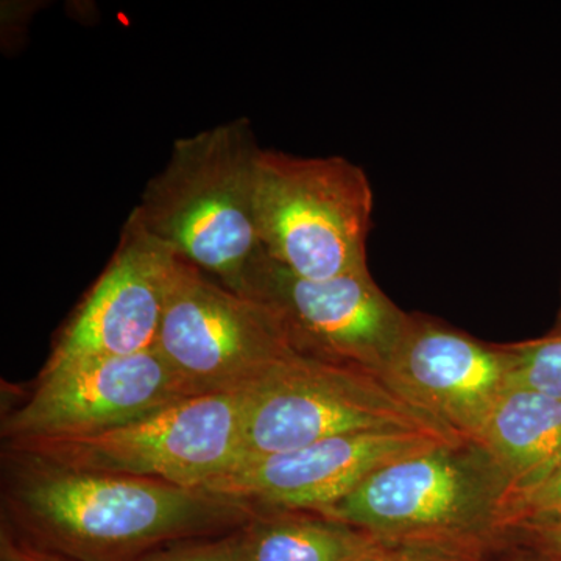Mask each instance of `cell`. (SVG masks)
<instances>
[{
    "label": "cell",
    "instance_id": "6da1fadb",
    "mask_svg": "<svg viewBox=\"0 0 561 561\" xmlns=\"http://www.w3.org/2000/svg\"><path fill=\"white\" fill-rule=\"evenodd\" d=\"M2 523L73 561H136L175 542L242 529L254 508L154 479L70 470L3 453Z\"/></svg>",
    "mask_w": 561,
    "mask_h": 561
},
{
    "label": "cell",
    "instance_id": "7a4b0ae2",
    "mask_svg": "<svg viewBox=\"0 0 561 561\" xmlns=\"http://www.w3.org/2000/svg\"><path fill=\"white\" fill-rule=\"evenodd\" d=\"M515 491L479 442L453 438L391 461L317 512L387 542L496 553L513 542Z\"/></svg>",
    "mask_w": 561,
    "mask_h": 561
},
{
    "label": "cell",
    "instance_id": "3957f363",
    "mask_svg": "<svg viewBox=\"0 0 561 561\" xmlns=\"http://www.w3.org/2000/svg\"><path fill=\"white\" fill-rule=\"evenodd\" d=\"M261 150L245 117L175 140L133 216L184 261L238 289L264 253L256 220Z\"/></svg>",
    "mask_w": 561,
    "mask_h": 561
},
{
    "label": "cell",
    "instance_id": "277c9868",
    "mask_svg": "<svg viewBox=\"0 0 561 561\" xmlns=\"http://www.w3.org/2000/svg\"><path fill=\"white\" fill-rule=\"evenodd\" d=\"M373 190L343 157L261 150L256 220L262 250L298 278L327 280L368 268Z\"/></svg>",
    "mask_w": 561,
    "mask_h": 561
},
{
    "label": "cell",
    "instance_id": "5b68a950",
    "mask_svg": "<svg viewBox=\"0 0 561 561\" xmlns=\"http://www.w3.org/2000/svg\"><path fill=\"white\" fill-rule=\"evenodd\" d=\"M247 393L184 398L87 437L5 443L70 470L154 479L203 490L242 461Z\"/></svg>",
    "mask_w": 561,
    "mask_h": 561
},
{
    "label": "cell",
    "instance_id": "8992f818",
    "mask_svg": "<svg viewBox=\"0 0 561 561\" xmlns=\"http://www.w3.org/2000/svg\"><path fill=\"white\" fill-rule=\"evenodd\" d=\"M400 430L456 435L378 376L294 354L247 391L241 463L339 435Z\"/></svg>",
    "mask_w": 561,
    "mask_h": 561
},
{
    "label": "cell",
    "instance_id": "52a82bcc",
    "mask_svg": "<svg viewBox=\"0 0 561 561\" xmlns=\"http://www.w3.org/2000/svg\"><path fill=\"white\" fill-rule=\"evenodd\" d=\"M154 350L191 397L247 393L295 354L271 308L183 257Z\"/></svg>",
    "mask_w": 561,
    "mask_h": 561
},
{
    "label": "cell",
    "instance_id": "ba28073f",
    "mask_svg": "<svg viewBox=\"0 0 561 561\" xmlns=\"http://www.w3.org/2000/svg\"><path fill=\"white\" fill-rule=\"evenodd\" d=\"M234 291L275 312L298 356L379 379L411 316L383 294L370 268L311 280L291 275L265 253Z\"/></svg>",
    "mask_w": 561,
    "mask_h": 561
},
{
    "label": "cell",
    "instance_id": "9c48e42d",
    "mask_svg": "<svg viewBox=\"0 0 561 561\" xmlns=\"http://www.w3.org/2000/svg\"><path fill=\"white\" fill-rule=\"evenodd\" d=\"M191 398L157 350L102 357L39 375L2 419L5 443L87 437Z\"/></svg>",
    "mask_w": 561,
    "mask_h": 561
},
{
    "label": "cell",
    "instance_id": "30bf717a",
    "mask_svg": "<svg viewBox=\"0 0 561 561\" xmlns=\"http://www.w3.org/2000/svg\"><path fill=\"white\" fill-rule=\"evenodd\" d=\"M180 261L130 214L105 271L58 331L39 375L157 348Z\"/></svg>",
    "mask_w": 561,
    "mask_h": 561
},
{
    "label": "cell",
    "instance_id": "8fae6325",
    "mask_svg": "<svg viewBox=\"0 0 561 561\" xmlns=\"http://www.w3.org/2000/svg\"><path fill=\"white\" fill-rule=\"evenodd\" d=\"M507 343H485L445 321L411 313L381 379L401 400L457 437L478 440L512 387Z\"/></svg>",
    "mask_w": 561,
    "mask_h": 561
},
{
    "label": "cell",
    "instance_id": "7c38bea8",
    "mask_svg": "<svg viewBox=\"0 0 561 561\" xmlns=\"http://www.w3.org/2000/svg\"><path fill=\"white\" fill-rule=\"evenodd\" d=\"M456 435L432 431H378L339 435L294 451L243 461L205 491L256 512H321L356 490L368 476Z\"/></svg>",
    "mask_w": 561,
    "mask_h": 561
},
{
    "label": "cell",
    "instance_id": "4fadbf2b",
    "mask_svg": "<svg viewBox=\"0 0 561 561\" xmlns=\"http://www.w3.org/2000/svg\"><path fill=\"white\" fill-rule=\"evenodd\" d=\"M474 442L500 463L516 500L540 485L561 463V400L511 387Z\"/></svg>",
    "mask_w": 561,
    "mask_h": 561
},
{
    "label": "cell",
    "instance_id": "5bb4252c",
    "mask_svg": "<svg viewBox=\"0 0 561 561\" xmlns=\"http://www.w3.org/2000/svg\"><path fill=\"white\" fill-rule=\"evenodd\" d=\"M381 538L309 511H265L241 529V561H360Z\"/></svg>",
    "mask_w": 561,
    "mask_h": 561
},
{
    "label": "cell",
    "instance_id": "9a60e30c",
    "mask_svg": "<svg viewBox=\"0 0 561 561\" xmlns=\"http://www.w3.org/2000/svg\"><path fill=\"white\" fill-rule=\"evenodd\" d=\"M513 356L512 387L561 400V335L507 343Z\"/></svg>",
    "mask_w": 561,
    "mask_h": 561
},
{
    "label": "cell",
    "instance_id": "2e32d148",
    "mask_svg": "<svg viewBox=\"0 0 561 561\" xmlns=\"http://www.w3.org/2000/svg\"><path fill=\"white\" fill-rule=\"evenodd\" d=\"M136 561H241V529L220 537L175 542Z\"/></svg>",
    "mask_w": 561,
    "mask_h": 561
},
{
    "label": "cell",
    "instance_id": "e0dca14e",
    "mask_svg": "<svg viewBox=\"0 0 561 561\" xmlns=\"http://www.w3.org/2000/svg\"><path fill=\"white\" fill-rule=\"evenodd\" d=\"M524 523H561V463L540 485L513 501L512 530Z\"/></svg>",
    "mask_w": 561,
    "mask_h": 561
},
{
    "label": "cell",
    "instance_id": "ac0fdd59",
    "mask_svg": "<svg viewBox=\"0 0 561 561\" xmlns=\"http://www.w3.org/2000/svg\"><path fill=\"white\" fill-rule=\"evenodd\" d=\"M491 556L430 542H383L378 551L360 561H483Z\"/></svg>",
    "mask_w": 561,
    "mask_h": 561
},
{
    "label": "cell",
    "instance_id": "d6986e66",
    "mask_svg": "<svg viewBox=\"0 0 561 561\" xmlns=\"http://www.w3.org/2000/svg\"><path fill=\"white\" fill-rule=\"evenodd\" d=\"M513 540L551 561H561V523H524L513 527Z\"/></svg>",
    "mask_w": 561,
    "mask_h": 561
},
{
    "label": "cell",
    "instance_id": "ffe728a7",
    "mask_svg": "<svg viewBox=\"0 0 561 561\" xmlns=\"http://www.w3.org/2000/svg\"><path fill=\"white\" fill-rule=\"evenodd\" d=\"M0 561H73L32 545L2 523L0 527Z\"/></svg>",
    "mask_w": 561,
    "mask_h": 561
},
{
    "label": "cell",
    "instance_id": "44dd1931",
    "mask_svg": "<svg viewBox=\"0 0 561 561\" xmlns=\"http://www.w3.org/2000/svg\"><path fill=\"white\" fill-rule=\"evenodd\" d=\"M483 561H551L540 553L531 551L526 548L522 542L513 540L508 548L502 549V551L493 553L489 559Z\"/></svg>",
    "mask_w": 561,
    "mask_h": 561
},
{
    "label": "cell",
    "instance_id": "7402d4cb",
    "mask_svg": "<svg viewBox=\"0 0 561 561\" xmlns=\"http://www.w3.org/2000/svg\"><path fill=\"white\" fill-rule=\"evenodd\" d=\"M548 334L561 335V280H560L559 309H557L556 321H553V327L551 328V330H549Z\"/></svg>",
    "mask_w": 561,
    "mask_h": 561
}]
</instances>
